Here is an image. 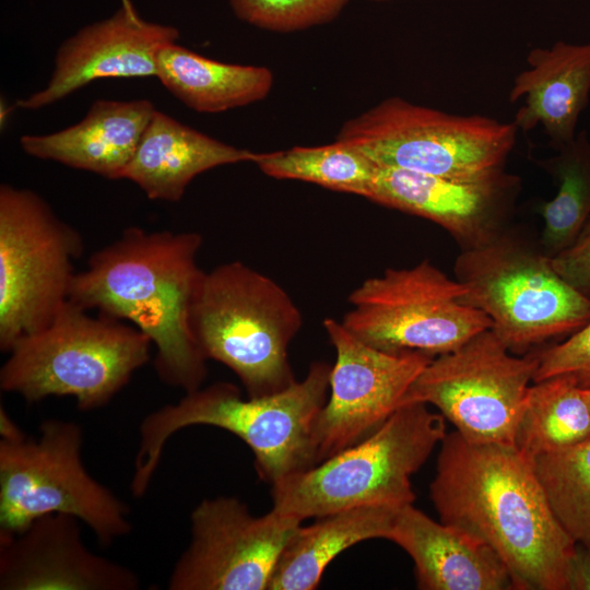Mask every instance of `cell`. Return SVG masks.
I'll use <instances>...</instances> for the list:
<instances>
[{"instance_id":"3","label":"cell","mask_w":590,"mask_h":590,"mask_svg":"<svg viewBox=\"0 0 590 590\" xmlns=\"http://www.w3.org/2000/svg\"><path fill=\"white\" fill-rule=\"evenodd\" d=\"M330 371L327 363L315 362L303 380L280 392L246 400L235 385L220 381L186 392L178 402L151 412L139 427L130 484L133 496L146 493L169 438L193 425L219 427L245 441L264 482L274 484L312 468L314 428L327 402Z\"/></svg>"},{"instance_id":"15","label":"cell","mask_w":590,"mask_h":590,"mask_svg":"<svg viewBox=\"0 0 590 590\" xmlns=\"http://www.w3.org/2000/svg\"><path fill=\"white\" fill-rule=\"evenodd\" d=\"M521 187V178L505 167L445 178L378 166L368 200L436 223L465 249L508 227Z\"/></svg>"},{"instance_id":"29","label":"cell","mask_w":590,"mask_h":590,"mask_svg":"<svg viewBox=\"0 0 590 590\" xmlns=\"http://www.w3.org/2000/svg\"><path fill=\"white\" fill-rule=\"evenodd\" d=\"M539 366L533 382L569 376L581 388H590V321L565 341L538 351Z\"/></svg>"},{"instance_id":"17","label":"cell","mask_w":590,"mask_h":590,"mask_svg":"<svg viewBox=\"0 0 590 590\" xmlns=\"http://www.w3.org/2000/svg\"><path fill=\"white\" fill-rule=\"evenodd\" d=\"M80 520L66 514L36 518L23 531L0 536L1 590H137L129 567L93 553Z\"/></svg>"},{"instance_id":"34","label":"cell","mask_w":590,"mask_h":590,"mask_svg":"<svg viewBox=\"0 0 590 590\" xmlns=\"http://www.w3.org/2000/svg\"><path fill=\"white\" fill-rule=\"evenodd\" d=\"M374 1L385 2V1H392V0H374Z\"/></svg>"},{"instance_id":"30","label":"cell","mask_w":590,"mask_h":590,"mask_svg":"<svg viewBox=\"0 0 590 590\" xmlns=\"http://www.w3.org/2000/svg\"><path fill=\"white\" fill-rule=\"evenodd\" d=\"M551 261L569 285L590 299V219L576 239Z\"/></svg>"},{"instance_id":"13","label":"cell","mask_w":590,"mask_h":590,"mask_svg":"<svg viewBox=\"0 0 590 590\" xmlns=\"http://www.w3.org/2000/svg\"><path fill=\"white\" fill-rule=\"evenodd\" d=\"M302 522L274 509L255 516L236 497L205 498L191 511V540L167 589L268 590L279 557Z\"/></svg>"},{"instance_id":"22","label":"cell","mask_w":590,"mask_h":590,"mask_svg":"<svg viewBox=\"0 0 590 590\" xmlns=\"http://www.w3.org/2000/svg\"><path fill=\"white\" fill-rule=\"evenodd\" d=\"M399 509L363 506L300 524L283 548L268 590L316 589L328 565L343 551L366 540L387 539Z\"/></svg>"},{"instance_id":"1","label":"cell","mask_w":590,"mask_h":590,"mask_svg":"<svg viewBox=\"0 0 590 590\" xmlns=\"http://www.w3.org/2000/svg\"><path fill=\"white\" fill-rule=\"evenodd\" d=\"M430 499L441 522L492 547L516 590H567L577 542L552 511L533 463L514 445L440 442Z\"/></svg>"},{"instance_id":"4","label":"cell","mask_w":590,"mask_h":590,"mask_svg":"<svg viewBox=\"0 0 590 590\" xmlns=\"http://www.w3.org/2000/svg\"><path fill=\"white\" fill-rule=\"evenodd\" d=\"M151 346L134 326L68 300L46 328L12 345L0 388L30 403L72 397L81 411L96 410L149 362Z\"/></svg>"},{"instance_id":"21","label":"cell","mask_w":590,"mask_h":590,"mask_svg":"<svg viewBox=\"0 0 590 590\" xmlns=\"http://www.w3.org/2000/svg\"><path fill=\"white\" fill-rule=\"evenodd\" d=\"M258 155L155 109L122 179L137 184L151 200L176 202L196 176L222 165L255 163Z\"/></svg>"},{"instance_id":"10","label":"cell","mask_w":590,"mask_h":590,"mask_svg":"<svg viewBox=\"0 0 590 590\" xmlns=\"http://www.w3.org/2000/svg\"><path fill=\"white\" fill-rule=\"evenodd\" d=\"M81 234L36 192L0 187V350L46 328L69 300Z\"/></svg>"},{"instance_id":"7","label":"cell","mask_w":590,"mask_h":590,"mask_svg":"<svg viewBox=\"0 0 590 590\" xmlns=\"http://www.w3.org/2000/svg\"><path fill=\"white\" fill-rule=\"evenodd\" d=\"M190 322L203 356L229 368L248 398L280 392L296 381L288 346L303 316L288 293L263 273L240 261L205 272Z\"/></svg>"},{"instance_id":"31","label":"cell","mask_w":590,"mask_h":590,"mask_svg":"<svg viewBox=\"0 0 590 590\" xmlns=\"http://www.w3.org/2000/svg\"><path fill=\"white\" fill-rule=\"evenodd\" d=\"M567 590H590V551L580 542L568 563Z\"/></svg>"},{"instance_id":"16","label":"cell","mask_w":590,"mask_h":590,"mask_svg":"<svg viewBox=\"0 0 590 590\" xmlns=\"http://www.w3.org/2000/svg\"><path fill=\"white\" fill-rule=\"evenodd\" d=\"M178 37L176 27L146 21L130 0H121L113 15L60 45L46 87L17 105L43 108L98 79L156 76L160 51Z\"/></svg>"},{"instance_id":"27","label":"cell","mask_w":590,"mask_h":590,"mask_svg":"<svg viewBox=\"0 0 590 590\" xmlns=\"http://www.w3.org/2000/svg\"><path fill=\"white\" fill-rule=\"evenodd\" d=\"M532 463L556 519L579 542L590 533V438Z\"/></svg>"},{"instance_id":"9","label":"cell","mask_w":590,"mask_h":590,"mask_svg":"<svg viewBox=\"0 0 590 590\" xmlns=\"http://www.w3.org/2000/svg\"><path fill=\"white\" fill-rule=\"evenodd\" d=\"M518 128L481 115H455L389 97L346 120L335 140L379 167L473 178L505 167Z\"/></svg>"},{"instance_id":"23","label":"cell","mask_w":590,"mask_h":590,"mask_svg":"<svg viewBox=\"0 0 590 590\" xmlns=\"http://www.w3.org/2000/svg\"><path fill=\"white\" fill-rule=\"evenodd\" d=\"M156 78L187 107L206 114L260 102L274 81L267 67L220 62L177 43L160 51Z\"/></svg>"},{"instance_id":"32","label":"cell","mask_w":590,"mask_h":590,"mask_svg":"<svg viewBox=\"0 0 590 590\" xmlns=\"http://www.w3.org/2000/svg\"><path fill=\"white\" fill-rule=\"evenodd\" d=\"M579 542L583 544L590 551V533L587 536H585L582 540H580Z\"/></svg>"},{"instance_id":"12","label":"cell","mask_w":590,"mask_h":590,"mask_svg":"<svg viewBox=\"0 0 590 590\" xmlns=\"http://www.w3.org/2000/svg\"><path fill=\"white\" fill-rule=\"evenodd\" d=\"M538 366V352L516 356L487 329L434 357L402 404L434 405L469 441L514 445Z\"/></svg>"},{"instance_id":"20","label":"cell","mask_w":590,"mask_h":590,"mask_svg":"<svg viewBox=\"0 0 590 590\" xmlns=\"http://www.w3.org/2000/svg\"><path fill=\"white\" fill-rule=\"evenodd\" d=\"M527 62L530 68L518 73L509 91L510 103L526 97L512 122L524 132L541 125L556 150L575 138L579 116L589 101L590 42L535 47Z\"/></svg>"},{"instance_id":"6","label":"cell","mask_w":590,"mask_h":590,"mask_svg":"<svg viewBox=\"0 0 590 590\" xmlns=\"http://www.w3.org/2000/svg\"><path fill=\"white\" fill-rule=\"evenodd\" d=\"M446 434L440 413L404 403L367 438L272 484V509L304 521L363 506L413 504L411 477Z\"/></svg>"},{"instance_id":"24","label":"cell","mask_w":590,"mask_h":590,"mask_svg":"<svg viewBox=\"0 0 590 590\" xmlns=\"http://www.w3.org/2000/svg\"><path fill=\"white\" fill-rule=\"evenodd\" d=\"M590 438V406L585 389L569 376L532 382L514 446L528 460Z\"/></svg>"},{"instance_id":"8","label":"cell","mask_w":590,"mask_h":590,"mask_svg":"<svg viewBox=\"0 0 590 590\" xmlns=\"http://www.w3.org/2000/svg\"><path fill=\"white\" fill-rule=\"evenodd\" d=\"M453 268L467 287L462 303L483 311L512 353L570 335L590 321V299L555 271L539 243L509 226L461 249Z\"/></svg>"},{"instance_id":"2","label":"cell","mask_w":590,"mask_h":590,"mask_svg":"<svg viewBox=\"0 0 590 590\" xmlns=\"http://www.w3.org/2000/svg\"><path fill=\"white\" fill-rule=\"evenodd\" d=\"M196 232L126 228L95 251L74 276L69 300L85 310L123 320L154 345V368L167 386L185 392L206 378V358L191 329L192 305L205 271L198 264Z\"/></svg>"},{"instance_id":"5","label":"cell","mask_w":590,"mask_h":590,"mask_svg":"<svg viewBox=\"0 0 590 590\" xmlns=\"http://www.w3.org/2000/svg\"><path fill=\"white\" fill-rule=\"evenodd\" d=\"M0 434V536L48 514L78 518L106 546L130 533L128 506L84 467L79 424L46 418L31 437L1 406Z\"/></svg>"},{"instance_id":"14","label":"cell","mask_w":590,"mask_h":590,"mask_svg":"<svg viewBox=\"0 0 590 590\" xmlns=\"http://www.w3.org/2000/svg\"><path fill=\"white\" fill-rule=\"evenodd\" d=\"M323 329L335 350V363L330 371V396L314 428L316 464L380 427L434 358L421 352L374 347L333 318L323 320Z\"/></svg>"},{"instance_id":"11","label":"cell","mask_w":590,"mask_h":590,"mask_svg":"<svg viewBox=\"0 0 590 590\" xmlns=\"http://www.w3.org/2000/svg\"><path fill=\"white\" fill-rule=\"evenodd\" d=\"M465 293L464 284L424 259L366 279L351 292L341 322L379 350L436 357L492 328L483 311L462 303Z\"/></svg>"},{"instance_id":"33","label":"cell","mask_w":590,"mask_h":590,"mask_svg":"<svg viewBox=\"0 0 590 590\" xmlns=\"http://www.w3.org/2000/svg\"><path fill=\"white\" fill-rule=\"evenodd\" d=\"M583 389H585V393H586V397L590 406V388H583Z\"/></svg>"},{"instance_id":"28","label":"cell","mask_w":590,"mask_h":590,"mask_svg":"<svg viewBox=\"0 0 590 590\" xmlns=\"http://www.w3.org/2000/svg\"><path fill=\"white\" fill-rule=\"evenodd\" d=\"M235 15L256 27L290 33L333 21L349 0H228Z\"/></svg>"},{"instance_id":"18","label":"cell","mask_w":590,"mask_h":590,"mask_svg":"<svg viewBox=\"0 0 590 590\" xmlns=\"http://www.w3.org/2000/svg\"><path fill=\"white\" fill-rule=\"evenodd\" d=\"M387 539L413 559L418 589H514L506 565L492 547L459 528L434 521L413 504L398 510Z\"/></svg>"},{"instance_id":"26","label":"cell","mask_w":590,"mask_h":590,"mask_svg":"<svg viewBox=\"0 0 590 590\" xmlns=\"http://www.w3.org/2000/svg\"><path fill=\"white\" fill-rule=\"evenodd\" d=\"M255 164L267 176L316 184L369 199L377 165L356 149L337 141L259 153Z\"/></svg>"},{"instance_id":"25","label":"cell","mask_w":590,"mask_h":590,"mask_svg":"<svg viewBox=\"0 0 590 590\" xmlns=\"http://www.w3.org/2000/svg\"><path fill=\"white\" fill-rule=\"evenodd\" d=\"M555 154L535 163L557 186L555 197L540 203L544 221L539 244L550 258L567 248L590 219V138L587 130L577 132Z\"/></svg>"},{"instance_id":"19","label":"cell","mask_w":590,"mask_h":590,"mask_svg":"<svg viewBox=\"0 0 590 590\" xmlns=\"http://www.w3.org/2000/svg\"><path fill=\"white\" fill-rule=\"evenodd\" d=\"M155 107L149 99H97L78 123L55 133L22 135L31 156L122 179Z\"/></svg>"}]
</instances>
